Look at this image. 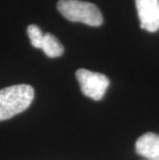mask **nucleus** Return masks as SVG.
<instances>
[{
    "mask_svg": "<svg viewBox=\"0 0 159 160\" xmlns=\"http://www.w3.org/2000/svg\"><path fill=\"white\" fill-rule=\"evenodd\" d=\"M151 160H159V158H156V159H151Z\"/></svg>",
    "mask_w": 159,
    "mask_h": 160,
    "instance_id": "8",
    "label": "nucleus"
},
{
    "mask_svg": "<svg viewBox=\"0 0 159 160\" xmlns=\"http://www.w3.org/2000/svg\"><path fill=\"white\" fill-rule=\"evenodd\" d=\"M34 99V89L27 84H19L0 90V121L12 118L27 110Z\"/></svg>",
    "mask_w": 159,
    "mask_h": 160,
    "instance_id": "1",
    "label": "nucleus"
},
{
    "mask_svg": "<svg viewBox=\"0 0 159 160\" xmlns=\"http://www.w3.org/2000/svg\"><path fill=\"white\" fill-rule=\"evenodd\" d=\"M27 33H28V36L30 38V42H31L32 47L36 48V49H42L43 36H45L42 29L38 26L32 24V25H29L27 27Z\"/></svg>",
    "mask_w": 159,
    "mask_h": 160,
    "instance_id": "7",
    "label": "nucleus"
},
{
    "mask_svg": "<svg viewBox=\"0 0 159 160\" xmlns=\"http://www.w3.org/2000/svg\"><path fill=\"white\" fill-rule=\"evenodd\" d=\"M141 28L149 32L159 30V0H135Z\"/></svg>",
    "mask_w": 159,
    "mask_h": 160,
    "instance_id": "4",
    "label": "nucleus"
},
{
    "mask_svg": "<svg viewBox=\"0 0 159 160\" xmlns=\"http://www.w3.org/2000/svg\"><path fill=\"white\" fill-rule=\"evenodd\" d=\"M42 50L50 58L60 57L64 53V48L61 42L51 33H46L43 36Z\"/></svg>",
    "mask_w": 159,
    "mask_h": 160,
    "instance_id": "6",
    "label": "nucleus"
},
{
    "mask_svg": "<svg viewBox=\"0 0 159 160\" xmlns=\"http://www.w3.org/2000/svg\"><path fill=\"white\" fill-rule=\"evenodd\" d=\"M57 9L68 21L81 22L98 27L103 23V17L95 4L81 0H59Z\"/></svg>",
    "mask_w": 159,
    "mask_h": 160,
    "instance_id": "2",
    "label": "nucleus"
},
{
    "mask_svg": "<svg viewBox=\"0 0 159 160\" xmlns=\"http://www.w3.org/2000/svg\"><path fill=\"white\" fill-rule=\"evenodd\" d=\"M135 152L146 160L159 158V135L152 132L141 135L135 142Z\"/></svg>",
    "mask_w": 159,
    "mask_h": 160,
    "instance_id": "5",
    "label": "nucleus"
},
{
    "mask_svg": "<svg viewBox=\"0 0 159 160\" xmlns=\"http://www.w3.org/2000/svg\"><path fill=\"white\" fill-rule=\"evenodd\" d=\"M76 77L82 93L95 101L102 99L110 86V80L107 76L85 68L77 69Z\"/></svg>",
    "mask_w": 159,
    "mask_h": 160,
    "instance_id": "3",
    "label": "nucleus"
}]
</instances>
